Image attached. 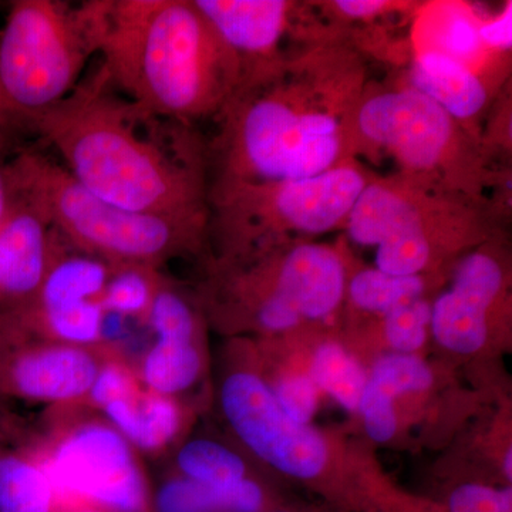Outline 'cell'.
<instances>
[{"label": "cell", "mask_w": 512, "mask_h": 512, "mask_svg": "<svg viewBox=\"0 0 512 512\" xmlns=\"http://www.w3.org/2000/svg\"><path fill=\"white\" fill-rule=\"evenodd\" d=\"M372 64L339 29L245 73L205 140L208 191L315 177L356 160L353 120L375 82Z\"/></svg>", "instance_id": "6da1fadb"}, {"label": "cell", "mask_w": 512, "mask_h": 512, "mask_svg": "<svg viewBox=\"0 0 512 512\" xmlns=\"http://www.w3.org/2000/svg\"><path fill=\"white\" fill-rule=\"evenodd\" d=\"M32 133L83 187L117 207L208 220L207 141L194 126L131 103L101 64Z\"/></svg>", "instance_id": "7a4b0ae2"}, {"label": "cell", "mask_w": 512, "mask_h": 512, "mask_svg": "<svg viewBox=\"0 0 512 512\" xmlns=\"http://www.w3.org/2000/svg\"><path fill=\"white\" fill-rule=\"evenodd\" d=\"M97 3V55L126 99L190 126L224 110L241 83V63L194 0Z\"/></svg>", "instance_id": "3957f363"}, {"label": "cell", "mask_w": 512, "mask_h": 512, "mask_svg": "<svg viewBox=\"0 0 512 512\" xmlns=\"http://www.w3.org/2000/svg\"><path fill=\"white\" fill-rule=\"evenodd\" d=\"M353 156L394 175L477 201L490 200L498 177L511 165H498L483 144L439 104L406 84L377 83L363 94L353 120Z\"/></svg>", "instance_id": "277c9868"}, {"label": "cell", "mask_w": 512, "mask_h": 512, "mask_svg": "<svg viewBox=\"0 0 512 512\" xmlns=\"http://www.w3.org/2000/svg\"><path fill=\"white\" fill-rule=\"evenodd\" d=\"M5 178L39 205L64 241L111 265L158 269L207 239L208 220L124 210L97 197L62 164L32 148L19 150L5 164Z\"/></svg>", "instance_id": "5b68a950"}, {"label": "cell", "mask_w": 512, "mask_h": 512, "mask_svg": "<svg viewBox=\"0 0 512 512\" xmlns=\"http://www.w3.org/2000/svg\"><path fill=\"white\" fill-rule=\"evenodd\" d=\"M500 224L491 202L373 174L343 229L360 247L375 248L377 269L407 276L467 254L497 235Z\"/></svg>", "instance_id": "8992f818"}, {"label": "cell", "mask_w": 512, "mask_h": 512, "mask_svg": "<svg viewBox=\"0 0 512 512\" xmlns=\"http://www.w3.org/2000/svg\"><path fill=\"white\" fill-rule=\"evenodd\" d=\"M97 0H15L0 30V136L30 131L97 55Z\"/></svg>", "instance_id": "52a82bcc"}, {"label": "cell", "mask_w": 512, "mask_h": 512, "mask_svg": "<svg viewBox=\"0 0 512 512\" xmlns=\"http://www.w3.org/2000/svg\"><path fill=\"white\" fill-rule=\"evenodd\" d=\"M372 171L357 160L299 180L208 191L207 238L235 261L345 227Z\"/></svg>", "instance_id": "ba28073f"}, {"label": "cell", "mask_w": 512, "mask_h": 512, "mask_svg": "<svg viewBox=\"0 0 512 512\" xmlns=\"http://www.w3.org/2000/svg\"><path fill=\"white\" fill-rule=\"evenodd\" d=\"M241 262L251 264V269L232 278L231 293L249 309L274 299L291 306L303 320H323L345 301L350 275L338 247L292 242L249 255Z\"/></svg>", "instance_id": "9c48e42d"}, {"label": "cell", "mask_w": 512, "mask_h": 512, "mask_svg": "<svg viewBox=\"0 0 512 512\" xmlns=\"http://www.w3.org/2000/svg\"><path fill=\"white\" fill-rule=\"evenodd\" d=\"M46 473L55 490L62 488L93 507L153 512L133 446L110 424L90 423L73 430L60 441Z\"/></svg>", "instance_id": "30bf717a"}, {"label": "cell", "mask_w": 512, "mask_h": 512, "mask_svg": "<svg viewBox=\"0 0 512 512\" xmlns=\"http://www.w3.org/2000/svg\"><path fill=\"white\" fill-rule=\"evenodd\" d=\"M221 404L242 443L275 470L299 480H313L325 470L328 450L323 437L308 424L292 420L261 377L232 373L222 384Z\"/></svg>", "instance_id": "8fae6325"}, {"label": "cell", "mask_w": 512, "mask_h": 512, "mask_svg": "<svg viewBox=\"0 0 512 512\" xmlns=\"http://www.w3.org/2000/svg\"><path fill=\"white\" fill-rule=\"evenodd\" d=\"M194 3L238 57L242 76L281 56L289 47L335 30L313 2L194 0Z\"/></svg>", "instance_id": "7c38bea8"}, {"label": "cell", "mask_w": 512, "mask_h": 512, "mask_svg": "<svg viewBox=\"0 0 512 512\" xmlns=\"http://www.w3.org/2000/svg\"><path fill=\"white\" fill-rule=\"evenodd\" d=\"M495 238L463 255L450 288L431 303V332L451 352L470 355L487 342L491 313L507 288V269L495 251Z\"/></svg>", "instance_id": "4fadbf2b"}, {"label": "cell", "mask_w": 512, "mask_h": 512, "mask_svg": "<svg viewBox=\"0 0 512 512\" xmlns=\"http://www.w3.org/2000/svg\"><path fill=\"white\" fill-rule=\"evenodd\" d=\"M146 319L156 342L144 356L141 380L148 392L171 399L200 377L197 311L183 292L161 278Z\"/></svg>", "instance_id": "5bb4252c"}, {"label": "cell", "mask_w": 512, "mask_h": 512, "mask_svg": "<svg viewBox=\"0 0 512 512\" xmlns=\"http://www.w3.org/2000/svg\"><path fill=\"white\" fill-rule=\"evenodd\" d=\"M6 190L8 205L0 222V311H13L32 303L42 286L53 228L39 205L8 183Z\"/></svg>", "instance_id": "9a60e30c"}, {"label": "cell", "mask_w": 512, "mask_h": 512, "mask_svg": "<svg viewBox=\"0 0 512 512\" xmlns=\"http://www.w3.org/2000/svg\"><path fill=\"white\" fill-rule=\"evenodd\" d=\"M100 367L87 348L49 340L10 355L0 370V386L32 402H70L87 396Z\"/></svg>", "instance_id": "2e32d148"}, {"label": "cell", "mask_w": 512, "mask_h": 512, "mask_svg": "<svg viewBox=\"0 0 512 512\" xmlns=\"http://www.w3.org/2000/svg\"><path fill=\"white\" fill-rule=\"evenodd\" d=\"M399 82L439 104L480 141L495 99L510 83L491 79L441 53L413 49Z\"/></svg>", "instance_id": "e0dca14e"}, {"label": "cell", "mask_w": 512, "mask_h": 512, "mask_svg": "<svg viewBox=\"0 0 512 512\" xmlns=\"http://www.w3.org/2000/svg\"><path fill=\"white\" fill-rule=\"evenodd\" d=\"M410 49L431 50L501 83L510 82L511 55L491 52L480 37L483 15L470 3H421Z\"/></svg>", "instance_id": "ac0fdd59"}, {"label": "cell", "mask_w": 512, "mask_h": 512, "mask_svg": "<svg viewBox=\"0 0 512 512\" xmlns=\"http://www.w3.org/2000/svg\"><path fill=\"white\" fill-rule=\"evenodd\" d=\"M110 426L131 444L146 451L167 447L180 430L181 417L170 397L134 393L104 406Z\"/></svg>", "instance_id": "d6986e66"}, {"label": "cell", "mask_w": 512, "mask_h": 512, "mask_svg": "<svg viewBox=\"0 0 512 512\" xmlns=\"http://www.w3.org/2000/svg\"><path fill=\"white\" fill-rule=\"evenodd\" d=\"M153 512H269L271 501L264 488L247 478L229 487H212L187 478L161 485L151 501Z\"/></svg>", "instance_id": "ffe728a7"}, {"label": "cell", "mask_w": 512, "mask_h": 512, "mask_svg": "<svg viewBox=\"0 0 512 512\" xmlns=\"http://www.w3.org/2000/svg\"><path fill=\"white\" fill-rule=\"evenodd\" d=\"M45 468L19 454H0V512H55Z\"/></svg>", "instance_id": "44dd1931"}, {"label": "cell", "mask_w": 512, "mask_h": 512, "mask_svg": "<svg viewBox=\"0 0 512 512\" xmlns=\"http://www.w3.org/2000/svg\"><path fill=\"white\" fill-rule=\"evenodd\" d=\"M426 291L427 275H392L377 268L359 269L346 286V296L355 308L382 316L424 298Z\"/></svg>", "instance_id": "7402d4cb"}, {"label": "cell", "mask_w": 512, "mask_h": 512, "mask_svg": "<svg viewBox=\"0 0 512 512\" xmlns=\"http://www.w3.org/2000/svg\"><path fill=\"white\" fill-rule=\"evenodd\" d=\"M311 379L348 410L359 409L367 383L363 367L342 346L326 342L313 356Z\"/></svg>", "instance_id": "603a6c76"}, {"label": "cell", "mask_w": 512, "mask_h": 512, "mask_svg": "<svg viewBox=\"0 0 512 512\" xmlns=\"http://www.w3.org/2000/svg\"><path fill=\"white\" fill-rule=\"evenodd\" d=\"M177 467L183 478L212 487H229L247 480L244 460L211 440H192L177 454Z\"/></svg>", "instance_id": "cb8c5ba5"}, {"label": "cell", "mask_w": 512, "mask_h": 512, "mask_svg": "<svg viewBox=\"0 0 512 512\" xmlns=\"http://www.w3.org/2000/svg\"><path fill=\"white\" fill-rule=\"evenodd\" d=\"M161 278L150 266L114 265L100 298L104 312L146 319Z\"/></svg>", "instance_id": "d4e9b609"}, {"label": "cell", "mask_w": 512, "mask_h": 512, "mask_svg": "<svg viewBox=\"0 0 512 512\" xmlns=\"http://www.w3.org/2000/svg\"><path fill=\"white\" fill-rule=\"evenodd\" d=\"M315 6L330 25L350 30L370 29V25L380 28L383 20L414 16L421 3L403 0H328L315 2Z\"/></svg>", "instance_id": "484cf974"}, {"label": "cell", "mask_w": 512, "mask_h": 512, "mask_svg": "<svg viewBox=\"0 0 512 512\" xmlns=\"http://www.w3.org/2000/svg\"><path fill=\"white\" fill-rule=\"evenodd\" d=\"M369 380L394 399L400 394L429 389L433 384V373L419 357L393 353L377 360Z\"/></svg>", "instance_id": "4316f807"}, {"label": "cell", "mask_w": 512, "mask_h": 512, "mask_svg": "<svg viewBox=\"0 0 512 512\" xmlns=\"http://www.w3.org/2000/svg\"><path fill=\"white\" fill-rule=\"evenodd\" d=\"M431 303L426 298L406 303L383 316L387 342L399 353L412 355L427 339Z\"/></svg>", "instance_id": "83f0119b"}, {"label": "cell", "mask_w": 512, "mask_h": 512, "mask_svg": "<svg viewBox=\"0 0 512 512\" xmlns=\"http://www.w3.org/2000/svg\"><path fill=\"white\" fill-rule=\"evenodd\" d=\"M443 512H512V488L480 483L458 485L448 494Z\"/></svg>", "instance_id": "f1b7e54d"}, {"label": "cell", "mask_w": 512, "mask_h": 512, "mask_svg": "<svg viewBox=\"0 0 512 512\" xmlns=\"http://www.w3.org/2000/svg\"><path fill=\"white\" fill-rule=\"evenodd\" d=\"M393 403L390 394L367 379L359 409L365 420L367 434L379 443L389 441L396 433L397 419Z\"/></svg>", "instance_id": "f546056e"}, {"label": "cell", "mask_w": 512, "mask_h": 512, "mask_svg": "<svg viewBox=\"0 0 512 512\" xmlns=\"http://www.w3.org/2000/svg\"><path fill=\"white\" fill-rule=\"evenodd\" d=\"M274 394L282 410L296 423L311 421L318 404V386L311 377H286L276 386Z\"/></svg>", "instance_id": "4dcf8cb0"}, {"label": "cell", "mask_w": 512, "mask_h": 512, "mask_svg": "<svg viewBox=\"0 0 512 512\" xmlns=\"http://www.w3.org/2000/svg\"><path fill=\"white\" fill-rule=\"evenodd\" d=\"M136 392V382L130 372H127L123 366L109 363L100 367L87 397L93 406L103 409L107 404L124 399Z\"/></svg>", "instance_id": "1f68e13d"}, {"label": "cell", "mask_w": 512, "mask_h": 512, "mask_svg": "<svg viewBox=\"0 0 512 512\" xmlns=\"http://www.w3.org/2000/svg\"><path fill=\"white\" fill-rule=\"evenodd\" d=\"M480 37L487 49L501 55H511L512 47V2L493 16H483Z\"/></svg>", "instance_id": "d6a6232c"}, {"label": "cell", "mask_w": 512, "mask_h": 512, "mask_svg": "<svg viewBox=\"0 0 512 512\" xmlns=\"http://www.w3.org/2000/svg\"><path fill=\"white\" fill-rule=\"evenodd\" d=\"M6 205H8V190H6L5 164L0 161V222L5 215Z\"/></svg>", "instance_id": "836d02e7"}, {"label": "cell", "mask_w": 512, "mask_h": 512, "mask_svg": "<svg viewBox=\"0 0 512 512\" xmlns=\"http://www.w3.org/2000/svg\"><path fill=\"white\" fill-rule=\"evenodd\" d=\"M511 457H512L511 450H508L507 456H505V461H504V474H505V477L508 478V481H510V483H511V478H512Z\"/></svg>", "instance_id": "e575fe53"}, {"label": "cell", "mask_w": 512, "mask_h": 512, "mask_svg": "<svg viewBox=\"0 0 512 512\" xmlns=\"http://www.w3.org/2000/svg\"><path fill=\"white\" fill-rule=\"evenodd\" d=\"M74 512H120V511L107 510V508L92 507V508H82V510H77Z\"/></svg>", "instance_id": "d590c367"}, {"label": "cell", "mask_w": 512, "mask_h": 512, "mask_svg": "<svg viewBox=\"0 0 512 512\" xmlns=\"http://www.w3.org/2000/svg\"><path fill=\"white\" fill-rule=\"evenodd\" d=\"M269 512H301V511L289 510V508H275V510H272ZM302 512H306V511H302Z\"/></svg>", "instance_id": "8d00e7d4"}]
</instances>
